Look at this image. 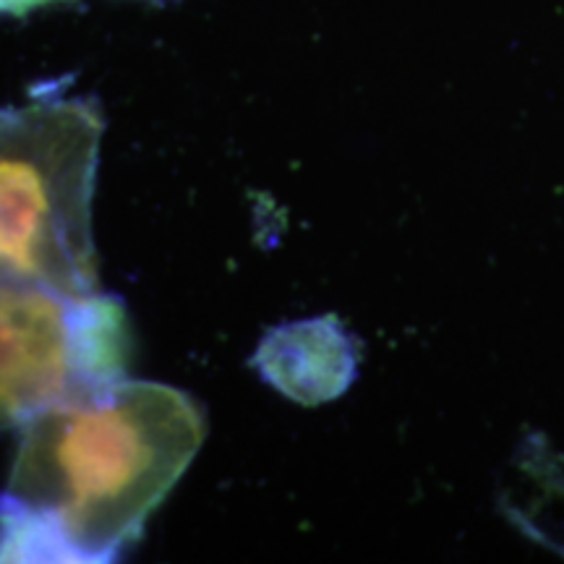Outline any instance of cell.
Returning <instances> with one entry per match:
<instances>
[{
	"mask_svg": "<svg viewBox=\"0 0 564 564\" xmlns=\"http://www.w3.org/2000/svg\"><path fill=\"white\" fill-rule=\"evenodd\" d=\"M51 3H68V0H0V13H11V17H26L34 9Z\"/></svg>",
	"mask_w": 564,
	"mask_h": 564,
	"instance_id": "cell-5",
	"label": "cell"
},
{
	"mask_svg": "<svg viewBox=\"0 0 564 564\" xmlns=\"http://www.w3.org/2000/svg\"><path fill=\"white\" fill-rule=\"evenodd\" d=\"M253 366L285 398L314 408L348 390L356 377V345L335 316H319L274 327Z\"/></svg>",
	"mask_w": 564,
	"mask_h": 564,
	"instance_id": "cell-4",
	"label": "cell"
},
{
	"mask_svg": "<svg viewBox=\"0 0 564 564\" xmlns=\"http://www.w3.org/2000/svg\"><path fill=\"white\" fill-rule=\"evenodd\" d=\"M204 436L192 394L123 377L26 421L3 497L51 525L76 562H110L144 533Z\"/></svg>",
	"mask_w": 564,
	"mask_h": 564,
	"instance_id": "cell-1",
	"label": "cell"
},
{
	"mask_svg": "<svg viewBox=\"0 0 564 564\" xmlns=\"http://www.w3.org/2000/svg\"><path fill=\"white\" fill-rule=\"evenodd\" d=\"M131 345L116 295H68L0 272V432L123 379Z\"/></svg>",
	"mask_w": 564,
	"mask_h": 564,
	"instance_id": "cell-3",
	"label": "cell"
},
{
	"mask_svg": "<svg viewBox=\"0 0 564 564\" xmlns=\"http://www.w3.org/2000/svg\"><path fill=\"white\" fill-rule=\"evenodd\" d=\"M105 118L84 97L0 108V272L68 295L100 291L91 199Z\"/></svg>",
	"mask_w": 564,
	"mask_h": 564,
	"instance_id": "cell-2",
	"label": "cell"
}]
</instances>
